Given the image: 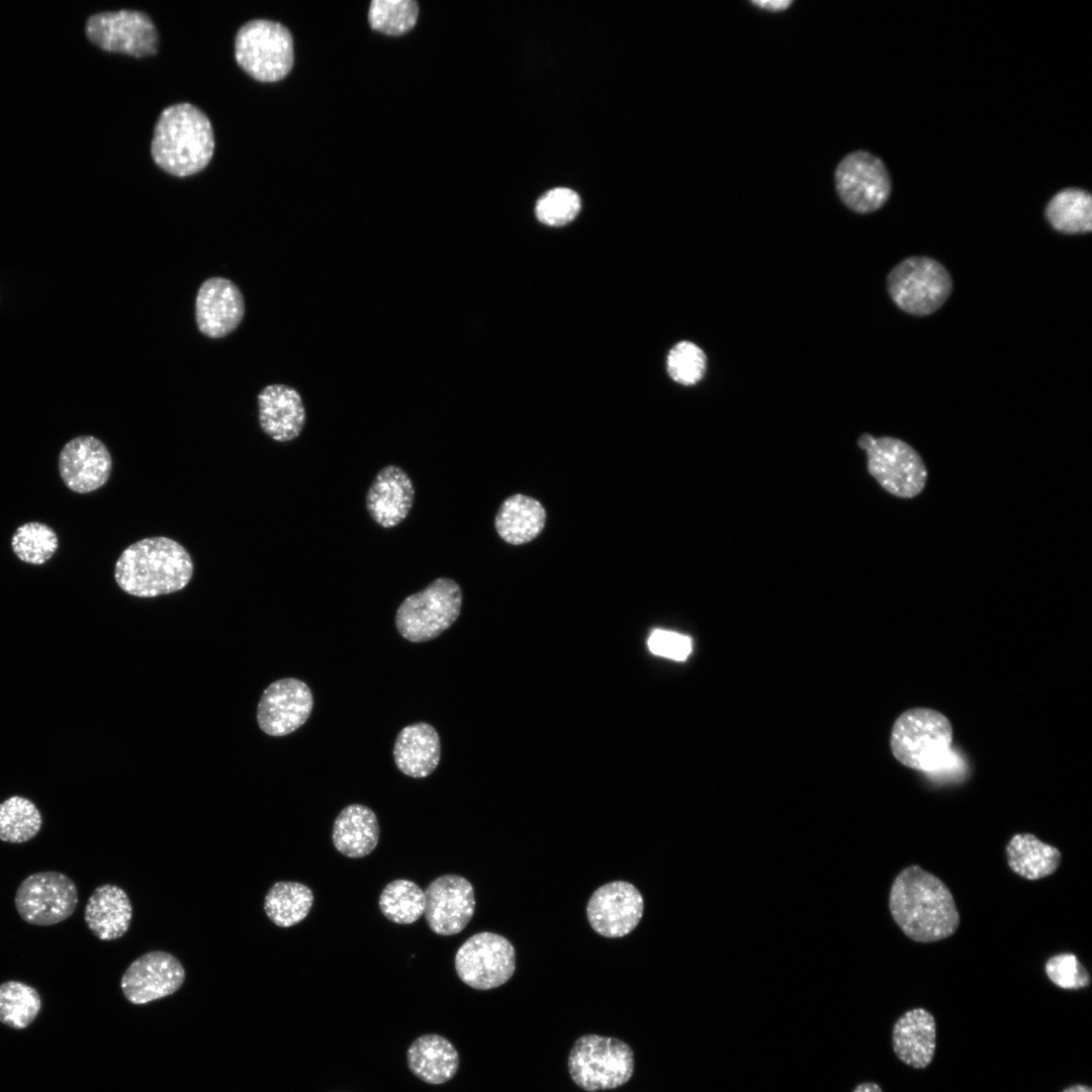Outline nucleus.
<instances>
[{
	"label": "nucleus",
	"mask_w": 1092,
	"mask_h": 1092,
	"mask_svg": "<svg viewBox=\"0 0 1092 1092\" xmlns=\"http://www.w3.org/2000/svg\"><path fill=\"white\" fill-rule=\"evenodd\" d=\"M853 1092H882L881 1087L873 1082L861 1083L857 1085Z\"/></svg>",
	"instance_id": "41"
},
{
	"label": "nucleus",
	"mask_w": 1092,
	"mask_h": 1092,
	"mask_svg": "<svg viewBox=\"0 0 1092 1092\" xmlns=\"http://www.w3.org/2000/svg\"><path fill=\"white\" fill-rule=\"evenodd\" d=\"M313 904V894L299 882L279 881L268 890L264 899L267 917L279 927H291L301 922Z\"/></svg>",
	"instance_id": "30"
},
{
	"label": "nucleus",
	"mask_w": 1092,
	"mask_h": 1092,
	"mask_svg": "<svg viewBox=\"0 0 1092 1092\" xmlns=\"http://www.w3.org/2000/svg\"><path fill=\"white\" fill-rule=\"evenodd\" d=\"M952 727L940 712L913 708L902 713L891 733V749L903 765L936 775L957 766L951 749Z\"/></svg>",
	"instance_id": "4"
},
{
	"label": "nucleus",
	"mask_w": 1092,
	"mask_h": 1092,
	"mask_svg": "<svg viewBox=\"0 0 1092 1092\" xmlns=\"http://www.w3.org/2000/svg\"><path fill=\"white\" fill-rule=\"evenodd\" d=\"M378 905L391 922L411 924L424 915L425 892L413 881L394 880L382 890Z\"/></svg>",
	"instance_id": "31"
},
{
	"label": "nucleus",
	"mask_w": 1092,
	"mask_h": 1092,
	"mask_svg": "<svg viewBox=\"0 0 1092 1092\" xmlns=\"http://www.w3.org/2000/svg\"><path fill=\"white\" fill-rule=\"evenodd\" d=\"M58 546L55 530L39 522L19 526L11 538L15 555L21 561L34 565L46 563L56 553Z\"/></svg>",
	"instance_id": "34"
},
{
	"label": "nucleus",
	"mask_w": 1092,
	"mask_h": 1092,
	"mask_svg": "<svg viewBox=\"0 0 1092 1092\" xmlns=\"http://www.w3.org/2000/svg\"><path fill=\"white\" fill-rule=\"evenodd\" d=\"M568 1072L581 1089L595 1092L618 1088L634 1073L632 1049L625 1041L599 1034H585L572 1045Z\"/></svg>",
	"instance_id": "5"
},
{
	"label": "nucleus",
	"mask_w": 1092,
	"mask_h": 1092,
	"mask_svg": "<svg viewBox=\"0 0 1092 1092\" xmlns=\"http://www.w3.org/2000/svg\"><path fill=\"white\" fill-rule=\"evenodd\" d=\"M840 201L856 213H871L889 199L892 182L884 162L874 154L856 150L846 154L834 171Z\"/></svg>",
	"instance_id": "10"
},
{
	"label": "nucleus",
	"mask_w": 1092,
	"mask_h": 1092,
	"mask_svg": "<svg viewBox=\"0 0 1092 1092\" xmlns=\"http://www.w3.org/2000/svg\"><path fill=\"white\" fill-rule=\"evenodd\" d=\"M424 892V916L433 932L449 936L467 926L474 914L475 896L465 878L453 874L441 876Z\"/></svg>",
	"instance_id": "17"
},
{
	"label": "nucleus",
	"mask_w": 1092,
	"mask_h": 1092,
	"mask_svg": "<svg viewBox=\"0 0 1092 1092\" xmlns=\"http://www.w3.org/2000/svg\"><path fill=\"white\" fill-rule=\"evenodd\" d=\"M418 14L419 6L414 0H373L368 18L373 29L399 35L415 26Z\"/></svg>",
	"instance_id": "35"
},
{
	"label": "nucleus",
	"mask_w": 1092,
	"mask_h": 1092,
	"mask_svg": "<svg viewBox=\"0 0 1092 1092\" xmlns=\"http://www.w3.org/2000/svg\"><path fill=\"white\" fill-rule=\"evenodd\" d=\"M1049 979L1063 989H1081L1091 983L1086 968L1074 953H1058L1048 960L1044 966Z\"/></svg>",
	"instance_id": "38"
},
{
	"label": "nucleus",
	"mask_w": 1092,
	"mask_h": 1092,
	"mask_svg": "<svg viewBox=\"0 0 1092 1092\" xmlns=\"http://www.w3.org/2000/svg\"><path fill=\"white\" fill-rule=\"evenodd\" d=\"M258 418L262 431L276 442L296 439L306 422V411L300 393L292 386L274 383L265 386L257 396Z\"/></svg>",
	"instance_id": "21"
},
{
	"label": "nucleus",
	"mask_w": 1092,
	"mask_h": 1092,
	"mask_svg": "<svg viewBox=\"0 0 1092 1092\" xmlns=\"http://www.w3.org/2000/svg\"><path fill=\"white\" fill-rule=\"evenodd\" d=\"M194 564L179 542L164 536L145 538L119 555L114 578L124 593L155 598L183 589L191 580Z\"/></svg>",
	"instance_id": "2"
},
{
	"label": "nucleus",
	"mask_w": 1092,
	"mask_h": 1092,
	"mask_svg": "<svg viewBox=\"0 0 1092 1092\" xmlns=\"http://www.w3.org/2000/svg\"><path fill=\"white\" fill-rule=\"evenodd\" d=\"M73 880L61 872H38L18 886L14 904L18 915L31 925L50 926L69 918L78 905Z\"/></svg>",
	"instance_id": "12"
},
{
	"label": "nucleus",
	"mask_w": 1092,
	"mask_h": 1092,
	"mask_svg": "<svg viewBox=\"0 0 1092 1092\" xmlns=\"http://www.w3.org/2000/svg\"><path fill=\"white\" fill-rule=\"evenodd\" d=\"M1062 1092H1092V1089L1086 1085L1076 1084L1066 1088Z\"/></svg>",
	"instance_id": "42"
},
{
	"label": "nucleus",
	"mask_w": 1092,
	"mask_h": 1092,
	"mask_svg": "<svg viewBox=\"0 0 1092 1092\" xmlns=\"http://www.w3.org/2000/svg\"><path fill=\"white\" fill-rule=\"evenodd\" d=\"M644 901L631 883L614 881L597 889L586 906L587 920L593 929L609 938L629 934L639 924Z\"/></svg>",
	"instance_id": "16"
},
{
	"label": "nucleus",
	"mask_w": 1092,
	"mask_h": 1092,
	"mask_svg": "<svg viewBox=\"0 0 1092 1092\" xmlns=\"http://www.w3.org/2000/svg\"><path fill=\"white\" fill-rule=\"evenodd\" d=\"M889 907L897 925L914 941L941 940L952 935L960 925V913L948 888L917 864L897 875Z\"/></svg>",
	"instance_id": "1"
},
{
	"label": "nucleus",
	"mask_w": 1092,
	"mask_h": 1092,
	"mask_svg": "<svg viewBox=\"0 0 1092 1092\" xmlns=\"http://www.w3.org/2000/svg\"><path fill=\"white\" fill-rule=\"evenodd\" d=\"M244 314L243 293L232 280L213 276L201 283L195 299V321L202 335L223 338L239 327Z\"/></svg>",
	"instance_id": "18"
},
{
	"label": "nucleus",
	"mask_w": 1092,
	"mask_h": 1092,
	"mask_svg": "<svg viewBox=\"0 0 1092 1092\" xmlns=\"http://www.w3.org/2000/svg\"><path fill=\"white\" fill-rule=\"evenodd\" d=\"M1044 215L1058 232L1074 235L1092 230V198L1085 189L1067 187L1057 192L1045 206Z\"/></svg>",
	"instance_id": "29"
},
{
	"label": "nucleus",
	"mask_w": 1092,
	"mask_h": 1092,
	"mask_svg": "<svg viewBox=\"0 0 1092 1092\" xmlns=\"http://www.w3.org/2000/svg\"><path fill=\"white\" fill-rule=\"evenodd\" d=\"M90 42L109 53L134 58L154 56L159 50V33L144 11L121 9L92 14L85 23Z\"/></svg>",
	"instance_id": "11"
},
{
	"label": "nucleus",
	"mask_w": 1092,
	"mask_h": 1092,
	"mask_svg": "<svg viewBox=\"0 0 1092 1092\" xmlns=\"http://www.w3.org/2000/svg\"><path fill=\"white\" fill-rule=\"evenodd\" d=\"M1009 868L1027 880H1038L1054 874L1062 860L1057 847L1046 844L1030 833L1015 834L1006 846Z\"/></svg>",
	"instance_id": "28"
},
{
	"label": "nucleus",
	"mask_w": 1092,
	"mask_h": 1092,
	"mask_svg": "<svg viewBox=\"0 0 1092 1092\" xmlns=\"http://www.w3.org/2000/svg\"><path fill=\"white\" fill-rule=\"evenodd\" d=\"M892 1044L901 1062L915 1069L926 1068L932 1062L936 1045L933 1015L923 1008L906 1011L893 1026Z\"/></svg>",
	"instance_id": "22"
},
{
	"label": "nucleus",
	"mask_w": 1092,
	"mask_h": 1092,
	"mask_svg": "<svg viewBox=\"0 0 1092 1092\" xmlns=\"http://www.w3.org/2000/svg\"><path fill=\"white\" fill-rule=\"evenodd\" d=\"M750 3L752 5H754V6H756L757 8L762 9V10H766V11H770V12H780V11H784V10L788 9L794 2L791 1V0H768V1L757 0V1H750Z\"/></svg>",
	"instance_id": "40"
},
{
	"label": "nucleus",
	"mask_w": 1092,
	"mask_h": 1092,
	"mask_svg": "<svg viewBox=\"0 0 1092 1092\" xmlns=\"http://www.w3.org/2000/svg\"><path fill=\"white\" fill-rule=\"evenodd\" d=\"M867 453L868 468L880 485L893 495L911 498L919 494L927 479L926 467L916 450L893 437L858 439Z\"/></svg>",
	"instance_id": "9"
},
{
	"label": "nucleus",
	"mask_w": 1092,
	"mask_h": 1092,
	"mask_svg": "<svg viewBox=\"0 0 1092 1092\" xmlns=\"http://www.w3.org/2000/svg\"><path fill=\"white\" fill-rule=\"evenodd\" d=\"M546 512L534 497L516 493L499 506L494 518L498 536L512 545H522L535 539L543 530Z\"/></svg>",
	"instance_id": "27"
},
{
	"label": "nucleus",
	"mask_w": 1092,
	"mask_h": 1092,
	"mask_svg": "<svg viewBox=\"0 0 1092 1092\" xmlns=\"http://www.w3.org/2000/svg\"><path fill=\"white\" fill-rule=\"evenodd\" d=\"M581 207L578 194L565 187L553 188L536 203L535 213L544 224L561 226L573 220Z\"/></svg>",
	"instance_id": "37"
},
{
	"label": "nucleus",
	"mask_w": 1092,
	"mask_h": 1092,
	"mask_svg": "<svg viewBox=\"0 0 1092 1092\" xmlns=\"http://www.w3.org/2000/svg\"><path fill=\"white\" fill-rule=\"evenodd\" d=\"M132 907L126 892L112 884L97 887L84 909L89 930L100 940H114L129 928Z\"/></svg>",
	"instance_id": "24"
},
{
	"label": "nucleus",
	"mask_w": 1092,
	"mask_h": 1092,
	"mask_svg": "<svg viewBox=\"0 0 1092 1092\" xmlns=\"http://www.w3.org/2000/svg\"><path fill=\"white\" fill-rule=\"evenodd\" d=\"M379 834L378 820L372 809L362 804H351L336 817L332 839L340 853L360 858L375 849Z\"/></svg>",
	"instance_id": "25"
},
{
	"label": "nucleus",
	"mask_w": 1092,
	"mask_h": 1092,
	"mask_svg": "<svg viewBox=\"0 0 1092 1092\" xmlns=\"http://www.w3.org/2000/svg\"><path fill=\"white\" fill-rule=\"evenodd\" d=\"M707 358L704 351L696 344L681 341L668 352L666 369L670 378L681 385H694L706 371Z\"/></svg>",
	"instance_id": "36"
},
{
	"label": "nucleus",
	"mask_w": 1092,
	"mask_h": 1092,
	"mask_svg": "<svg viewBox=\"0 0 1092 1092\" xmlns=\"http://www.w3.org/2000/svg\"><path fill=\"white\" fill-rule=\"evenodd\" d=\"M312 708L313 696L304 681L280 678L264 690L257 707V723L269 736L288 735L307 721Z\"/></svg>",
	"instance_id": "14"
},
{
	"label": "nucleus",
	"mask_w": 1092,
	"mask_h": 1092,
	"mask_svg": "<svg viewBox=\"0 0 1092 1092\" xmlns=\"http://www.w3.org/2000/svg\"><path fill=\"white\" fill-rule=\"evenodd\" d=\"M40 1009L41 998L34 987L15 980L0 984V1022L3 1024L24 1029Z\"/></svg>",
	"instance_id": "32"
},
{
	"label": "nucleus",
	"mask_w": 1092,
	"mask_h": 1092,
	"mask_svg": "<svg viewBox=\"0 0 1092 1092\" xmlns=\"http://www.w3.org/2000/svg\"><path fill=\"white\" fill-rule=\"evenodd\" d=\"M454 966L464 984L477 990H490L504 985L514 975L516 951L506 937L479 932L458 948Z\"/></svg>",
	"instance_id": "13"
},
{
	"label": "nucleus",
	"mask_w": 1092,
	"mask_h": 1092,
	"mask_svg": "<svg viewBox=\"0 0 1092 1092\" xmlns=\"http://www.w3.org/2000/svg\"><path fill=\"white\" fill-rule=\"evenodd\" d=\"M415 487L410 475L397 465H386L374 476L365 496L370 518L381 528L399 525L410 514Z\"/></svg>",
	"instance_id": "20"
},
{
	"label": "nucleus",
	"mask_w": 1092,
	"mask_h": 1092,
	"mask_svg": "<svg viewBox=\"0 0 1092 1092\" xmlns=\"http://www.w3.org/2000/svg\"><path fill=\"white\" fill-rule=\"evenodd\" d=\"M887 285L893 301L915 315L937 310L952 289L947 270L934 259L921 256L907 258L894 267Z\"/></svg>",
	"instance_id": "8"
},
{
	"label": "nucleus",
	"mask_w": 1092,
	"mask_h": 1092,
	"mask_svg": "<svg viewBox=\"0 0 1092 1092\" xmlns=\"http://www.w3.org/2000/svg\"><path fill=\"white\" fill-rule=\"evenodd\" d=\"M239 67L259 82H277L293 67V39L283 24L269 19L244 23L235 38Z\"/></svg>",
	"instance_id": "7"
},
{
	"label": "nucleus",
	"mask_w": 1092,
	"mask_h": 1092,
	"mask_svg": "<svg viewBox=\"0 0 1092 1092\" xmlns=\"http://www.w3.org/2000/svg\"><path fill=\"white\" fill-rule=\"evenodd\" d=\"M406 1059L412 1073L433 1085L451 1080L459 1068L456 1049L451 1041L439 1034L417 1037L407 1049Z\"/></svg>",
	"instance_id": "26"
},
{
	"label": "nucleus",
	"mask_w": 1092,
	"mask_h": 1092,
	"mask_svg": "<svg viewBox=\"0 0 1092 1092\" xmlns=\"http://www.w3.org/2000/svg\"><path fill=\"white\" fill-rule=\"evenodd\" d=\"M461 606L460 585L452 578L438 577L401 602L395 613V627L405 640L426 642L456 622Z\"/></svg>",
	"instance_id": "6"
},
{
	"label": "nucleus",
	"mask_w": 1092,
	"mask_h": 1092,
	"mask_svg": "<svg viewBox=\"0 0 1092 1092\" xmlns=\"http://www.w3.org/2000/svg\"><path fill=\"white\" fill-rule=\"evenodd\" d=\"M392 753L395 765L402 774L415 779L426 778L440 762V736L427 722L407 725L398 732Z\"/></svg>",
	"instance_id": "23"
},
{
	"label": "nucleus",
	"mask_w": 1092,
	"mask_h": 1092,
	"mask_svg": "<svg viewBox=\"0 0 1092 1092\" xmlns=\"http://www.w3.org/2000/svg\"><path fill=\"white\" fill-rule=\"evenodd\" d=\"M185 969L172 953L152 950L135 959L120 980L126 1000L143 1005L172 995L185 981Z\"/></svg>",
	"instance_id": "15"
},
{
	"label": "nucleus",
	"mask_w": 1092,
	"mask_h": 1092,
	"mask_svg": "<svg viewBox=\"0 0 1092 1092\" xmlns=\"http://www.w3.org/2000/svg\"><path fill=\"white\" fill-rule=\"evenodd\" d=\"M214 147V132L207 115L197 106L182 102L160 113L154 127L151 156L164 172L188 177L208 166Z\"/></svg>",
	"instance_id": "3"
},
{
	"label": "nucleus",
	"mask_w": 1092,
	"mask_h": 1092,
	"mask_svg": "<svg viewBox=\"0 0 1092 1092\" xmlns=\"http://www.w3.org/2000/svg\"><path fill=\"white\" fill-rule=\"evenodd\" d=\"M42 817L35 804L27 798L12 796L0 803V840L23 843L40 830Z\"/></svg>",
	"instance_id": "33"
},
{
	"label": "nucleus",
	"mask_w": 1092,
	"mask_h": 1092,
	"mask_svg": "<svg viewBox=\"0 0 1092 1092\" xmlns=\"http://www.w3.org/2000/svg\"><path fill=\"white\" fill-rule=\"evenodd\" d=\"M58 466L60 476L69 489L88 493L108 481L112 458L101 440L94 436H79L62 448Z\"/></svg>",
	"instance_id": "19"
},
{
	"label": "nucleus",
	"mask_w": 1092,
	"mask_h": 1092,
	"mask_svg": "<svg viewBox=\"0 0 1092 1092\" xmlns=\"http://www.w3.org/2000/svg\"><path fill=\"white\" fill-rule=\"evenodd\" d=\"M647 644L653 654L677 661L687 659L692 651V641L689 636L668 630H654Z\"/></svg>",
	"instance_id": "39"
}]
</instances>
